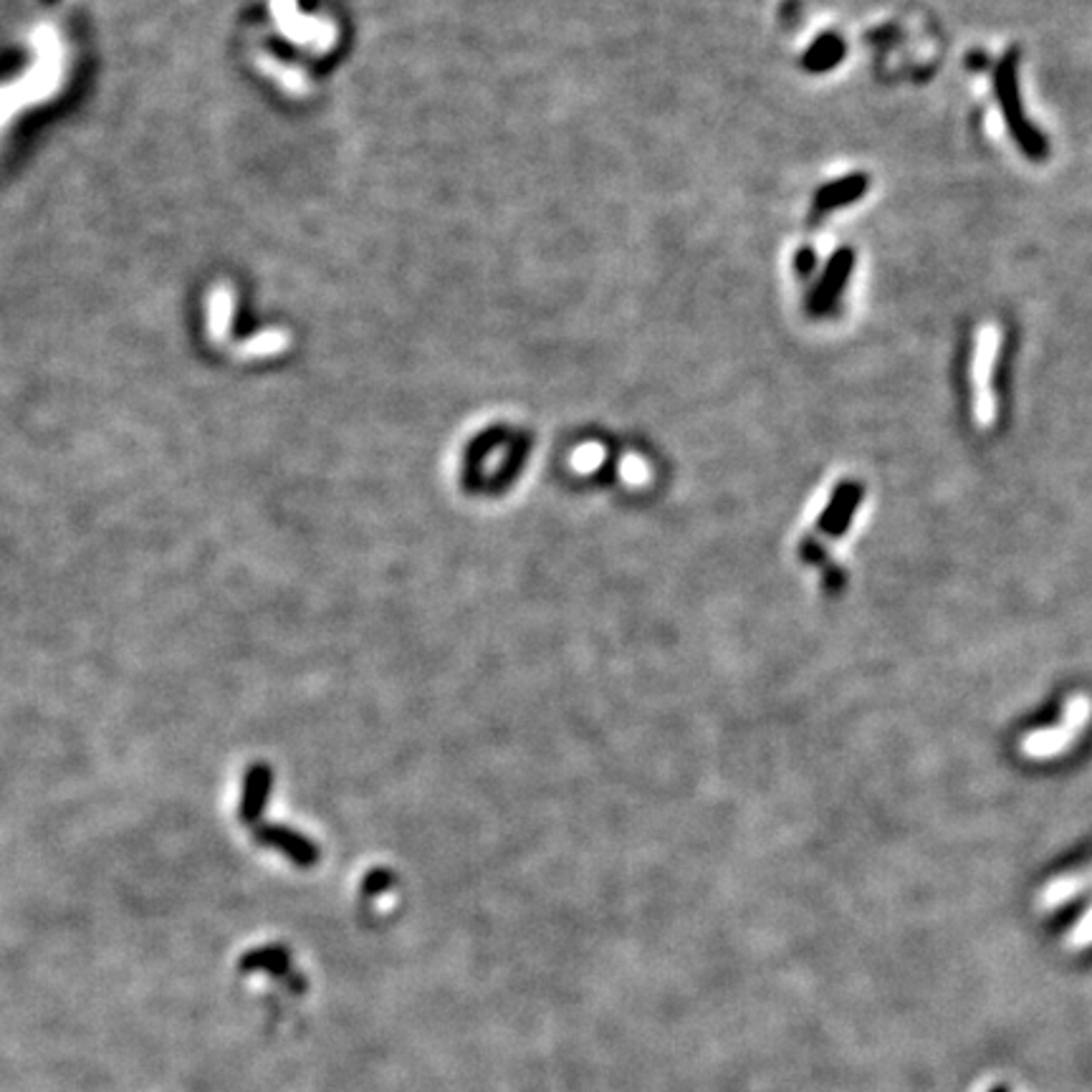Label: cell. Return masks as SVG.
<instances>
[{
	"instance_id": "7a4b0ae2",
	"label": "cell",
	"mask_w": 1092,
	"mask_h": 1092,
	"mask_svg": "<svg viewBox=\"0 0 1092 1092\" xmlns=\"http://www.w3.org/2000/svg\"><path fill=\"white\" fill-rule=\"evenodd\" d=\"M1001 349L999 327L986 321L977 334V349L972 359V385H974V417L982 428H991L996 423V395H994V369Z\"/></svg>"
},
{
	"instance_id": "6da1fadb",
	"label": "cell",
	"mask_w": 1092,
	"mask_h": 1092,
	"mask_svg": "<svg viewBox=\"0 0 1092 1092\" xmlns=\"http://www.w3.org/2000/svg\"><path fill=\"white\" fill-rule=\"evenodd\" d=\"M1092 721V701L1085 693L1068 698L1062 710V721H1059L1054 729H1042L1035 734H1027L1022 739V754L1027 759L1035 761H1047L1057 759L1064 751H1070V746L1078 744L1080 736L1085 734L1088 724Z\"/></svg>"
},
{
	"instance_id": "ba28073f",
	"label": "cell",
	"mask_w": 1092,
	"mask_h": 1092,
	"mask_svg": "<svg viewBox=\"0 0 1092 1092\" xmlns=\"http://www.w3.org/2000/svg\"><path fill=\"white\" fill-rule=\"evenodd\" d=\"M840 56H842V46L837 44L835 39H825V41H822V44H817V49H814L812 61L835 63Z\"/></svg>"
},
{
	"instance_id": "52a82bcc",
	"label": "cell",
	"mask_w": 1092,
	"mask_h": 1092,
	"mask_svg": "<svg viewBox=\"0 0 1092 1092\" xmlns=\"http://www.w3.org/2000/svg\"><path fill=\"white\" fill-rule=\"evenodd\" d=\"M268 787H271V772H268V766H256V768H253L251 779H248L246 804H243V809H246V812H243V814H246V820H251L253 814L258 812L261 802L266 799Z\"/></svg>"
},
{
	"instance_id": "8992f818",
	"label": "cell",
	"mask_w": 1092,
	"mask_h": 1092,
	"mask_svg": "<svg viewBox=\"0 0 1092 1092\" xmlns=\"http://www.w3.org/2000/svg\"><path fill=\"white\" fill-rule=\"evenodd\" d=\"M865 188H867L865 178H847V180H842V183L832 185V188L822 190L820 203L827 205V208L845 205V203H850V200L860 198V195L865 193Z\"/></svg>"
},
{
	"instance_id": "277c9868",
	"label": "cell",
	"mask_w": 1092,
	"mask_h": 1092,
	"mask_svg": "<svg viewBox=\"0 0 1092 1092\" xmlns=\"http://www.w3.org/2000/svg\"><path fill=\"white\" fill-rule=\"evenodd\" d=\"M258 840L279 847L296 865H314V862L319 860V850H316L314 842H309L304 835H299V832L286 830V827H266V830H258Z\"/></svg>"
},
{
	"instance_id": "3957f363",
	"label": "cell",
	"mask_w": 1092,
	"mask_h": 1092,
	"mask_svg": "<svg viewBox=\"0 0 1092 1092\" xmlns=\"http://www.w3.org/2000/svg\"><path fill=\"white\" fill-rule=\"evenodd\" d=\"M996 89H999L1001 109H1004L1006 121H1009V130L1014 132L1016 142H1020V145L1025 147V150L1030 152V155H1044L1042 137L1037 135L1035 127H1032L1030 121L1025 119V114H1022L1020 84H1016V58L1014 56H1006L1004 63L999 66V73H996Z\"/></svg>"
},
{
	"instance_id": "5b68a950",
	"label": "cell",
	"mask_w": 1092,
	"mask_h": 1092,
	"mask_svg": "<svg viewBox=\"0 0 1092 1092\" xmlns=\"http://www.w3.org/2000/svg\"><path fill=\"white\" fill-rule=\"evenodd\" d=\"M850 268H852V253H847V251L837 253L835 261L830 263V271H827L825 281H822V289L817 296L820 304H827L830 299H835L837 291L842 289V281H845L847 274H850Z\"/></svg>"
},
{
	"instance_id": "9c48e42d",
	"label": "cell",
	"mask_w": 1092,
	"mask_h": 1092,
	"mask_svg": "<svg viewBox=\"0 0 1092 1092\" xmlns=\"http://www.w3.org/2000/svg\"><path fill=\"white\" fill-rule=\"evenodd\" d=\"M994 1092H1004V1090H1001V1088H996V1090H994Z\"/></svg>"
}]
</instances>
